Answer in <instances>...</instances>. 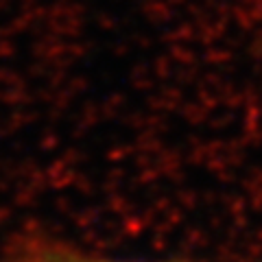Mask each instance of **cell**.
<instances>
[{
    "label": "cell",
    "mask_w": 262,
    "mask_h": 262,
    "mask_svg": "<svg viewBox=\"0 0 262 262\" xmlns=\"http://www.w3.org/2000/svg\"><path fill=\"white\" fill-rule=\"evenodd\" d=\"M5 262H144V260L98 256V253L77 249L72 245L57 243L51 238H29L22 241L18 247H13V251L7 256ZM162 262H179V260H162Z\"/></svg>",
    "instance_id": "6da1fadb"
}]
</instances>
